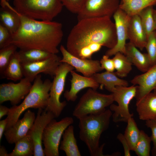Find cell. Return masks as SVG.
Returning a JSON list of instances; mask_svg holds the SVG:
<instances>
[{"instance_id":"6da1fadb","label":"cell","mask_w":156,"mask_h":156,"mask_svg":"<svg viewBox=\"0 0 156 156\" xmlns=\"http://www.w3.org/2000/svg\"><path fill=\"white\" fill-rule=\"evenodd\" d=\"M17 12L20 25L16 32L12 34L10 44H14L20 50L38 49L53 54L58 53V47L63 36L61 23L39 21Z\"/></svg>"},{"instance_id":"7a4b0ae2","label":"cell","mask_w":156,"mask_h":156,"mask_svg":"<svg viewBox=\"0 0 156 156\" xmlns=\"http://www.w3.org/2000/svg\"><path fill=\"white\" fill-rule=\"evenodd\" d=\"M115 23L106 16L84 18L78 21L67 38L66 49L77 57L82 48L97 43L109 49L117 43Z\"/></svg>"},{"instance_id":"3957f363","label":"cell","mask_w":156,"mask_h":156,"mask_svg":"<svg viewBox=\"0 0 156 156\" xmlns=\"http://www.w3.org/2000/svg\"><path fill=\"white\" fill-rule=\"evenodd\" d=\"M112 114L109 109L97 115L89 114L79 118V138L87 146L92 156H105V144L99 145L102 134L108 128Z\"/></svg>"},{"instance_id":"277c9868","label":"cell","mask_w":156,"mask_h":156,"mask_svg":"<svg viewBox=\"0 0 156 156\" xmlns=\"http://www.w3.org/2000/svg\"><path fill=\"white\" fill-rule=\"evenodd\" d=\"M52 83L48 79L43 81L40 74L36 77L29 92L23 102L19 105H14L10 108L7 117L8 122L5 130L13 125L22 114L28 109L46 108Z\"/></svg>"},{"instance_id":"5b68a950","label":"cell","mask_w":156,"mask_h":156,"mask_svg":"<svg viewBox=\"0 0 156 156\" xmlns=\"http://www.w3.org/2000/svg\"><path fill=\"white\" fill-rule=\"evenodd\" d=\"M16 10L21 14L36 20L52 21L63 6L60 0H14Z\"/></svg>"},{"instance_id":"8992f818","label":"cell","mask_w":156,"mask_h":156,"mask_svg":"<svg viewBox=\"0 0 156 156\" xmlns=\"http://www.w3.org/2000/svg\"><path fill=\"white\" fill-rule=\"evenodd\" d=\"M114 101L112 93L103 94L90 88L80 98L73 115L78 119L87 115L100 114L105 112L106 107Z\"/></svg>"},{"instance_id":"52a82bcc","label":"cell","mask_w":156,"mask_h":156,"mask_svg":"<svg viewBox=\"0 0 156 156\" xmlns=\"http://www.w3.org/2000/svg\"><path fill=\"white\" fill-rule=\"evenodd\" d=\"M74 69L73 66L67 63H61L53 77L47 105L45 109L51 112L55 118L60 116L66 105V101H60V97L64 90L67 75Z\"/></svg>"},{"instance_id":"ba28073f","label":"cell","mask_w":156,"mask_h":156,"mask_svg":"<svg viewBox=\"0 0 156 156\" xmlns=\"http://www.w3.org/2000/svg\"><path fill=\"white\" fill-rule=\"evenodd\" d=\"M74 122L73 118L66 117L57 121L53 120L45 127L42 137L43 151L46 156H59L62 136L65 129Z\"/></svg>"},{"instance_id":"9c48e42d","label":"cell","mask_w":156,"mask_h":156,"mask_svg":"<svg viewBox=\"0 0 156 156\" xmlns=\"http://www.w3.org/2000/svg\"><path fill=\"white\" fill-rule=\"evenodd\" d=\"M137 86L133 85L129 87L117 86L112 94L114 101L118 105L112 104L110 106V110L114 112L112 117L115 122H127L129 119L133 116L129 111V104L136 96Z\"/></svg>"},{"instance_id":"30bf717a","label":"cell","mask_w":156,"mask_h":156,"mask_svg":"<svg viewBox=\"0 0 156 156\" xmlns=\"http://www.w3.org/2000/svg\"><path fill=\"white\" fill-rule=\"evenodd\" d=\"M120 4L119 0H85L77 14L78 20L106 16L111 17Z\"/></svg>"},{"instance_id":"8fae6325","label":"cell","mask_w":156,"mask_h":156,"mask_svg":"<svg viewBox=\"0 0 156 156\" xmlns=\"http://www.w3.org/2000/svg\"><path fill=\"white\" fill-rule=\"evenodd\" d=\"M61 59L56 54H53L44 60L31 63H21L23 76L31 82L41 73L53 77L61 63L60 62Z\"/></svg>"},{"instance_id":"7c38bea8","label":"cell","mask_w":156,"mask_h":156,"mask_svg":"<svg viewBox=\"0 0 156 156\" xmlns=\"http://www.w3.org/2000/svg\"><path fill=\"white\" fill-rule=\"evenodd\" d=\"M24 77L17 83L9 82L0 85V103L10 101L13 106L16 105L29 92L32 84Z\"/></svg>"},{"instance_id":"4fadbf2b","label":"cell","mask_w":156,"mask_h":156,"mask_svg":"<svg viewBox=\"0 0 156 156\" xmlns=\"http://www.w3.org/2000/svg\"><path fill=\"white\" fill-rule=\"evenodd\" d=\"M115 21L117 43L112 48L109 49L105 55L108 57L118 52L125 54L126 41L128 38V29L131 16L119 8L113 15Z\"/></svg>"},{"instance_id":"5bb4252c","label":"cell","mask_w":156,"mask_h":156,"mask_svg":"<svg viewBox=\"0 0 156 156\" xmlns=\"http://www.w3.org/2000/svg\"><path fill=\"white\" fill-rule=\"evenodd\" d=\"M51 112L39 109L33 125L27 134L32 138L34 145V156H44L42 147V137L48 124L55 118Z\"/></svg>"},{"instance_id":"9a60e30c","label":"cell","mask_w":156,"mask_h":156,"mask_svg":"<svg viewBox=\"0 0 156 156\" xmlns=\"http://www.w3.org/2000/svg\"><path fill=\"white\" fill-rule=\"evenodd\" d=\"M60 50L62 55L60 62L70 65L84 76L91 77L103 70L99 60L77 57L69 53L63 45L60 46Z\"/></svg>"},{"instance_id":"2e32d148","label":"cell","mask_w":156,"mask_h":156,"mask_svg":"<svg viewBox=\"0 0 156 156\" xmlns=\"http://www.w3.org/2000/svg\"><path fill=\"white\" fill-rule=\"evenodd\" d=\"M36 116L35 113L28 109L23 118L18 119L11 127L4 133L5 138L10 144H15L26 136L32 127Z\"/></svg>"},{"instance_id":"e0dca14e","label":"cell","mask_w":156,"mask_h":156,"mask_svg":"<svg viewBox=\"0 0 156 156\" xmlns=\"http://www.w3.org/2000/svg\"><path fill=\"white\" fill-rule=\"evenodd\" d=\"M131 82L137 86L135 97L136 101L156 89V63L143 73L135 76Z\"/></svg>"},{"instance_id":"ac0fdd59","label":"cell","mask_w":156,"mask_h":156,"mask_svg":"<svg viewBox=\"0 0 156 156\" xmlns=\"http://www.w3.org/2000/svg\"><path fill=\"white\" fill-rule=\"evenodd\" d=\"M70 73L72 77L70 88L69 90H66L64 94V97L68 101H76L78 93L84 88H89L96 90L99 86V84L92 77L81 76L73 70Z\"/></svg>"},{"instance_id":"d6986e66","label":"cell","mask_w":156,"mask_h":156,"mask_svg":"<svg viewBox=\"0 0 156 156\" xmlns=\"http://www.w3.org/2000/svg\"><path fill=\"white\" fill-rule=\"evenodd\" d=\"M128 38L130 42L140 50L145 48L148 36L138 14L131 16L128 26Z\"/></svg>"},{"instance_id":"ffe728a7","label":"cell","mask_w":156,"mask_h":156,"mask_svg":"<svg viewBox=\"0 0 156 156\" xmlns=\"http://www.w3.org/2000/svg\"><path fill=\"white\" fill-rule=\"evenodd\" d=\"M0 20L1 24L12 34L16 33L20 26L21 21L17 11L8 2L1 0Z\"/></svg>"},{"instance_id":"44dd1931","label":"cell","mask_w":156,"mask_h":156,"mask_svg":"<svg viewBox=\"0 0 156 156\" xmlns=\"http://www.w3.org/2000/svg\"><path fill=\"white\" fill-rule=\"evenodd\" d=\"M136 110L139 119L146 121L156 120V94L151 92L136 101Z\"/></svg>"},{"instance_id":"7402d4cb","label":"cell","mask_w":156,"mask_h":156,"mask_svg":"<svg viewBox=\"0 0 156 156\" xmlns=\"http://www.w3.org/2000/svg\"><path fill=\"white\" fill-rule=\"evenodd\" d=\"M125 55L132 64L142 72H145L152 66L147 53H141L130 42L126 43Z\"/></svg>"},{"instance_id":"603a6c76","label":"cell","mask_w":156,"mask_h":156,"mask_svg":"<svg viewBox=\"0 0 156 156\" xmlns=\"http://www.w3.org/2000/svg\"><path fill=\"white\" fill-rule=\"evenodd\" d=\"M102 86L112 93L117 86H127L128 82L119 78L115 72L106 71L101 73H97L92 76Z\"/></svg>"},{"instance_id":"cb8c5ba5","label":"cell","mask_w":156,"mask_h":156,"mask_svg":"<svg viewBox=\"0 0 156 156\" xmlns=\"http://www.w3.org/2000/svg\"><path fill=\"white\" fill-rule=\"evenodd\" d=\"M62 136L59 149L64 151L66 156H81L75 136L74 127L72 125L65 129Z\"/></svg>"},{"instance_id":"d4e9b609","label":"cell","mask_w":156,"mask_h":156,"mask_svg":"<svg viewBox=\"0 0 156 156\" xmlns=\"http://www.w3.org/2000/svg\"><path fill=\"white\" fill-rule=\"evenodd\" d=\"M2 75L8 79L14 81L20 80L24 76L18 52L12 55Z\"/></svg>"},{"instance_id":"484cf974","label":"cell","mask_w":156,"mask_h":156,"mask_svg":"<svg viewBox=\"0 0 156 156\" xmlns=\"http://www.w3.org/2000/svg\"><path fill=\"white\" fill-rule=\"evenodd\" d=\"M119 8L130 16L138 14L146 8L156 5V0H121Z\"/></svg>"},{"instance_id":"4316f807","label":"cell","mask_w":156,"mask_h":156,"mask_svg":"<svg viewBox=\"0 0 156 156\" xmlns=\"http://www.w3.org/2000/svg\"><path fill=\"white\" fill-rule=\"evenodd\" d=\"M18 52L22 64L35 62L44 60L53 54L47 51L38 49L20 50Z\"/></svg>"},{"instance_id":"83f0119b","label":"cell","mask_w":156,"mask_h":156,"mask_svg":"<svg viewBox=\"0 0 156 156\" xmlns=\"http://www.w3.org/2000/svg\"><path fill=\"white\" fill-rule=\"evenodd\" d=\"M12 151L9 156H31L34 155V146L33 140L29 135L20 139L15 143Z\"/></svg>"},{"instance_id":"f1b7e54d","label":"cell","mask_w":156,"mask_h":156,"mask_svg":"<svg viewBox=\"0 0 156 156\" xmlns=\"http://www.w3.org/2000/svg\"><path fill=\"white\" fill-rule=\"evenodd\" d=\"M116 75L123 78L127 76L132 69V63L124 54L118 52L112 58Z\"/></svg>"},{"instance_id":"f546056e","label":"cell","mask_w":156,"mask_h":156,"mask_svg":"<svg viewBox=\"0 0 156 156\" xmlns=\"http://www.w3.org/2000/svg\"><path fill=\"white\" fill-rule=\"evenodd\" d=\"M153 6L151 5L146 8L138 14L148 37L151 33L156 30V24L153 14Z\"/></svg>"},{"instance_id":"4dcf8cb0","label":"cell","mask_w":156,"mask_h":156,"mask_svg":"<svg viewBox=\"0 0 156 156\" xmlns=\"http://www.w3.org/2000/svg\"><path fill=\"white\" fill-rule=\"evenodd\" d=\"M127 123V125L123 135L129 144L131 151H134L140 137V130L132 117L129 119Z\"/></svg>"},{"instance_id":"1f68e13d","label":"cell","mask_w":156,"mask_h":156,"mask_svg":"<svg viewBox=\"0 0 156 156\" xmlns=\"http://www.w3.org/2000/svg\"><path fill=\"white\" fill-rule=\"evenodd\" d=\"M151 140L143 131L140 130V137L134 151L138 156H149Z\"/></svg>"},{"instance_id":"d6a6232c","label":"cell","mask_w":156,"mask_h":156,"mask_svg":"<svg viewBox=\"0 0 156 156\" xmlns=\"http://www.w3.org/2000/svg\"><path fill=\"white\" fill-rule=\"evenodd\" d=\"M16 46L11 44L0 49V73L2 75L12 55L16 51Z\"/></svg>"},{"instance_id":"836d02e7","label":"cell","mask_w":156,"mask_h":156,"mask_svg":"<svg viewBox=\"0 0 156 156\" xmlns=\"http://www.w3.org/2000/svg\"><path fill=\"white\" fill-rule=\"evenodd\" d=\"M152 66L156 63V31L151 33L148 36L145 48Z\"/></svg>"},{"instance_id":"e575fe53","label":"cell","mask_w":156,"mask_h":156,"mask_svg":"<svg viewBox=\"0 0 156 156\" xmlns=\"http://www.w3.org/2000/svg\"><path fill=\"white\" fill-rule=\"evenodd\" d=\"M63 6L72 13L77 14L80 10L85 0H60Z\"/></svg>"},{"instance_id":"d590c367","label":"cell","mask_w":156,"mask_h":156,"mask_svg":"<svg viewBox=\"0 0 156 156\" xmlns=\"http://www.w3.org/2000/svg\"><path fill=\"white\" fill-rule=\"evenodd\" d=\"M12 34L5 27L0 24V49L10 44Z\"/></svg>"},{"instance_id":"8d00e7d4","label":"cell","mask_w":156,"mask_h":156,"mask_svg":"<svg viewBox=\"0 0 156 156\" xmlns=\"http://www.w3.org/2000/svg\"><path fill=\"white\" fill-rule=\"evenodd\" d=\"M146 125L150 128L151 131V135L150 137L153 142V147L151 151L153 156H156V120L146 121Z\"/></svg>"},{"instance_id":"74e56055","label":"cell","mask_w":156,"mask_h":156,"mask_svg":"<svg viewBox=\"0 0 156 156\" xmlns=\"http://www.w3.org/2000/svg\"><path fill=\"white\" fill-rule=\"evenodd\" d=\"M100 62L103 70L110 72H114L115 70L113 59L105 55H103Z\"/></svg>"},{"instance_id":"f35d334b","label":"cell","mask_w":156,"mask_h":156,"mask_svg":"<svg viewBox=\"0 0 156 156\" xmlns=\"http://www.w3.org/2000/svg\"><path fill=\"white\" fill-rule=\"evenodd\" d=\"M117 139L122 144L123 147L124 155L125 156H130L131 151L129 144L124 135L119 133L117 136Z\"/></svg>"},{"instance_id":"ab89813d","label":"cell","mask_w":156,"mask_h":156,"mask_svg":"<svg viewBox=\"0 0 156 156\" xmlns=\"http://www.w3.org/2000/svg\"><path fill=\"white\" fill-rule=\"evenodd\" d=\"M8 122V119L7 118L0 121V141H1L3 135L5 131Z\"/></svg>"},{"instance_id":"60d3db41","label":"cell","mask_w":156,"mask_h":156,"mask_svg":"<svg viewBox=\"0 0 156 156\" xmlns=\"http://www.w3.org/2000/svg\"><path fill=\"white\" fill-rule=\"evenodd\" d=\"M10 108L1 105L0 106V119L5 115H8L9 113Z\"/></svg>"},{"instance_id":"b9f144b4","label":"cell","mask_w":156,"mask_h":156,"mask_svg":"<svg viewBox=\"0 0 156 156\" xmlns=\"http://www.w3.org/2000/svg\"><path fill=\"white\" fill-rule=\"evenodd\" d=\"M0 156H9V153H8L5 148L3 146H1L0 148Z\"/></svg>"},{"instance_id":"7bdbcfd3","label":"cell","mask_w":156,"mask_h":156,"mask_svg":"<svg viewBox=\"0 0 156 156\" xmlns=\"http://www.w3.org/2000/svg\"><path fill=\"white\" fill-rule=\"evenodd\" d=\"M156 24V10L154 9L153 12Z\"/></svg>"},{"instance_id":"ee69618b","label":"cell","mask_w":156,"mask_h":156,"mask_svg":"<svg viewBox=\"0 0 156 156\" xmlns=\"http://www.w3.org/2000/svg\"><path fill=\"white\" fill-rule=\"evenodd\" d=\"M153 92L156 94V89H155L153 90Z\"/></svg>"},{"instance_id":"f6af8a7d","label":"cell","mask_w":156,"mask_h":156,"mask_svg":"<svg viewBox=\"0 0 156 156\" xmlns=\"http://www.w3.org/2000/svg\"><path fill=\"white\" fill-rule=\"evenodd\" d=\"M1 0H5V1H7L8 2L9 1V0H0V1H1Z\"/></svg>"}]
</instances>
